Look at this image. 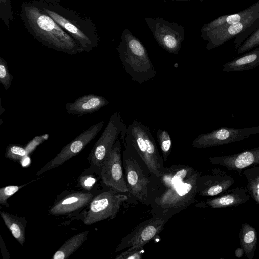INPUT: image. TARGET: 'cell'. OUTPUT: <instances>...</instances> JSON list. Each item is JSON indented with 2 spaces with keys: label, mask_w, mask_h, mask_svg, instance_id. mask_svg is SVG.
Returning <instances> with one entry per match:
<instances>
[{
  "label": "cell",
  "mask_w": 259,
  "mask_h": 259,
  "mask_svg": "<svg viewBox=\"0 0 259 259\" xmlns=\"http://www.w3.org/2000/svg\"><path fill=\"white\" fill-rule=\"evenodd\" d=\"M259 65V46L242 55L234 58L223 65V72H238L256 68Z\"/></svg>",
  "instance_id": "obj_21"
},
{
  "label": "cell",
  "mask_w": 259,
  "mask_h": 259,
  "mask_svg": "<svg viewBox=\"0 0 259 259\" xmlns=\"http://www.w3.org/2000/svg\"><path fill=\"white\" fill-rule=\"evenodd\" d=\"M259 134V126L235 128H220L199 135L192 142L194 148H205L243 140Z\"/></svg>",
  "instance_id": "obj_13"
},
{
  "label": "cell",
  "mask_w": 259,
  "mask_h": 259,
  "mask_svg": "<svg viewBox=\"0 0 259 259\" xmlns=\"http://www.w3.org/2000/svg\"><path fill=\"white\" fill-rule=\"evenodd\" d=\"M247 180V188L254 201L259 204V166L254 165L243 172Z\"/></svg>",
  "instance_id": "obj_25"
},
{
  "label": "cell",
  "mask_w": 259,
  "mask_h": 259,
  "mask_svg": "<svg viewBox=\"0 0 259 259\" xmlns=\"http://www.w3.org/2000/svg\"><path fill=\"white\" fill-rule=\"evenodd\" d=\"M171 1H190V0H171Z\"/></svg>",
  "instance_id": "obj_35"
},
{
  "label": "cell",
  "mask_w": 259,
  "mask_h": 259,
  "mask_svg": "<svg viewBox=\"0 0 259 259\" xmlns=\"http://www.w3.org/2000/svg\"><path fill=\"white\" fill-rule=\"evenodd\" d=\"M250 198V194L248 190L237 187L220 196L202 200L197 203L196 207L211 208L233 207L247 202Z\"/></svg>",
  "instance_id": "obj_18"
},
{
  "label": "cell",
  "mask_w": 259,
  "mask_h": 259,
  "mask_svg": "<svg viewBox=\"0 0 259 259\" xmlns=\"http://www.w3.org/2000/svg\"><path fill=\"white\" fill-rule=\"evenodd\" d=\"M172 216L174 215L171 213H154L152 217L139 223L124 237L115 252H120L128 248L144 247L162 232L166 223Z\"/></svg>",
  "instance_id": "obj_8"
},
{
  "label": "cell",
  "mask_w": 259,
  "mask_h": 259,
  "mask_svg": "<svg viewBox=\"0 0 259 259\" xmlns=\"http://www.w3.org/2000/svg\"><path fill=\"white\" fill-rule=\"evenodd\" d=\"M201 174L187 165L164 166L157 178L150 204L153 214L174 215L196 202L198 180Z\"/></svg>",
  "instance_id": "obj_1"
},
{
  "label": "cell",
  "mask_w": 259,
  "mask_h": 259,
  "mask_svg": "<svg viewBox=\"0 0 259 259\" xmlns=\"http://www.w3.org/2000/svg\"><path fill=\"white\" fill-rule=\"evenodd\" d=\"M80 46L90 52L97 47L99 37L93 22L89 17L64 6L60 0H34Z\"/></svg>",
  "instance_id": "obj_3"
},
{
  "label": "cell",
  "mask_w": 259,
  "mask_h": 259,
  "mask_svg": "<svg viewBox=\"0 0 259 259\" xmlns=\"http://www.w3.org/2000/svg\"><path fill=\"white\" fill-rule=\"evenodd\" d=\"M13 80V75L10 73L6 61L0 58V82L4 89L8 90L11 87Z\"/></svg>",
  "instance_id": "obj_28"
},
{
  "label": "cell",
  "mask_w": 259,
  "mask_h": 259,
  "mask_svg": "<svg viewBox=\"0 0 259 259\" xmlns=\"http://www.w3.org/2000/svg\"><path fill=\"white\" fill-rule=\"evenodd\" d=\"M122 158L129 198L150 205L158 177L151 173L132 149L125 147Z\"/></svg>",
  "instance_id": "obj_5"
},
{
  "label": "cell",
  "mask_w": 259,
  "mask_h": 259,
  "mask_svg": "<svg viewBox=\"0 0 259 259\" xmlns=\"http://www.w3.org/2000/svg\"><path fill=\"white\" fill-rule=\"evenodd\" d=\"M158 142L160 147L164 162H166L171 152L172 141L171 138L166 130H158L157 132Z\"/></svg>",
  "instance_id": "obj_26"
},
{
  "label": "cell",
  "mask_w": 259,
  "mask_h": 259,
  "mask_svg": "<svg viewBox=\"0 0 259 259\" xmlns=\"http://www.w3.org/2000/svg\"><path fill=\"white\" fill-rule=\"evenodd\" d=\"M24 186V185H9L2 187L0 189V204L5 207H9V204L7 200Z\"/></svg>",
  "instance_id": "obj_30"
},
{
  "label": "cell",
  "mask_w": 259,
  "mask_h": 259,
  "mask_svg": "<svg viewBox=\"0 0 259 259\" xmlns=\"http://www.w3.org/2000/svg\"><path fill=\"white\" fill-rule=\"evenodd\" d=\"M27 154L28 151L24 147L11 144L6 148L5 156L14 161H21L26 158Z\"/></svg>",
  "instance_id": "obj_27"
},
{
  "label": "cell",
  "mask_w": 259,
  "mask_h": 259,
  "mask_svg": "<svg viewBox=\"0 0 259 259\" xmlns=\"http://www.w3.org/2000/svg\"><path fill=\"white\" fill-rule=\"evenodd\" d=\"M244 254V251L241 247L235 250V256L237 258H241Z\"/></svg>",
  "instance_id": "obj_34"
},
{
  "label": "cell",
  "mask_w": 259,
  "mask_h": 259,
  "mask_svg": "<svg viewBox=\"0 0 259 259\" xmlns=\"http://www.w3.org/2000/svg\"><path fill=\"white\" fill-rule=\"evenodd\" d=\"M89 232L88 230L84 231L70 237L56 251L52 258L53 259L68 258L85 242Z\"/></svg>",
  "instance_id": "obj_24"
},
{
  "label": "cell",
  "mask_w": 259,
  "mask_h": 259,
  "mask_svg": "<svg viewBox=\"0 0 259 259\" xmlns=\"http://www.w3.org/2000/svg\"><path fill=\"white\" fill-rule=\"evenodd\" d=\"M20 15L28 32L48 48L70 55L83 51L70 34L33 1L22 4Z\"/></svg>",
  "instance_id": "obj_2"
},
{
  "label": "cell",
  "mask_w": 259,
  "mask_h": 259,
  "mask_svg": "<svg viewBox=\"0 0 259 259\" xmlns=\"http://www.w3.org/2000/svg\"><path fill=\"white\" fill-rule=\"evenodd\" d=\"M0 16L7 27H9L12 19V12L10 0H0Z\"/></svg>",
  "instance_id": "obj_31"
},
{
  "label": "cell",
  "mask_w": 259,
  "mask_h": 259,
  "mask_svg": "<svg viewBox=\"0 0 259 259\" xmlns=\"http://www.w3.org/2000/svg\"><path fill=\"white\" fill-rule=\"evenodd\" d=\"M129 199L127 194L112 189L103 191L94 197L90 203L83 222L91 225L106 219H113L122 205Z\"/></svg>",
  "instance_id": "obj_9"
},
{
  "label": "cell",
  "mask_w": 259,
  "mask_h": 259,
  "mask_svg": "<svg viewBox=\"0 0 259 259\" xmlns=\"http://www.w3.org/2000/svg\"><path fill=\"white\" fill-rule=\"evenodd\" d=\"M100 171L102 183L106 187L128 194V189L122 162L120 139L118 138L114 143L103 162Z\"/></svg>",
  "instance_id": "obj_11"
},
{
  "label": "cell",
  "mask_w": 259,
  "mask_h": 259,
  "mask_svg": "<svg viewBox=\"0 0 259 259\" xmlns=\"http://www.w3.org/2000/svg\"><path fill=\"white\" fill-rule=\"evenodd\" d=\"M127 128L119 112L111 116L107 125L92 148L88 159L90 163L100 170L104 160L121 133Z\"/></svg>",
  "instance_id": "obj_12"
},
{
  "label": "cell",
  "mask_w": 259,
  "mask_h": 259,
  "mask_svg": "<svg viewBox=\"0 0 259 259\" xmlns=\"http://www.w3.org/2000/svg\"><path fill=\"white\" fill-rule=\"evenodd\" d=\"M108 103L109 101L103 96L87 94L73 102L66 103L65 107L69 114L82 116L97 111Z\"/></svg>",
  "instance_id": "obj_19"
},
{
  "label": "cell",
  "mask_w": 259,
  "mask_h": 259,
  "mask_svg": "<svg viewBox=\"0 0 259 259\" xmlns=\"http://www.w3.org/2000/svg\"><path fill=\"white\" fill-rule=\"evenodd\" d=\"M259 46V27L252 33L237 49L240 54L247 52Z\"/></svg>",
  "instance_id": "obj_29"
},
{
  "label": "cell",
  "mask_w": 259,
  "mask_h": 259,
  "mask_svg": "<svg viewBox=\"0 0 259 259\" xmlns=\"http://www.w3.org/2000/svg\"><path fill=\"white\" fill-rule=\"evenodd\" d=\"M259 11V0L250 6L239 12L223 15L203 25L201 32H206L216 28L237 23L240 22Z\"/></svg>",
  "instance_id": "obj_20"
},
{
  "label": "cell",
  "mask_w": 259,
  "mask_h": 259,
  "mask_svg": "<svg viewBox=\"0 0 259 259\" xmlns=\"http://www.w3.org/2000/svg\"><path fill=\"white\" fill-rule=\"evenodd\" d=\"M124 147L132 149L149 171L159 177L164 162L150 130L136 119L120 135Z\"/></svg>",
  "instance_id": "obj_6"
},
{
  "label": "cell",
  "mask_w": 259,
  "mask_h": 259,
  "mask_svg": "<svg viewBox=\"0 0 259 259\" xmlns=\"http://www.w3.org/2000/svg\"><path fill=\"white\" fill-rule=\"evenodd\" d=\"M96 182V179L91 175H85L79 179V183L82 187L86 190L92 188Z\"/></svg>",
  "instance_id": "obj_33"
},
{
  "label": "cell",
  "mask_w": 259,
  "mask_h": 259,
  "mask_svg": "<svg viewBox=\"0 0 259 259\" xmlns=\"http://www.w3.org/2000/svg\"><path fill=\"white\" fill-rule=\"evenodd\" d=\"M241 246L244 251V255L249 259H253L257 240L255 229L248 223H244L240 234Z\"/></svg>",
  "instance_id": "obj_23"
},
{
  "label": "cell",
  "mask_w": 259,
  "mask_h": 259,
  "mask_svg": "<svg viewBox=\"0 0 259 259\" xmlns=\"http://www.w3.org/2000/svg\"><path fill=\"white\" fill-rule=\"evenodd\" d=\"M234 182L230 176L215 169L211 173L200 175L198 180V194L204 197L214 196L227 190Z\"/></svg>",
  "instance_id": "obj_15"
},
{
  "label": "cell",
  "mask_w": 259,
  "mask_h": 259,
  "mask_svg": "<svg viewBox=\"0 0 259 259\" xmlns=\"http://www.w3.org/2000/svg\"><path fill=\"white\" fill-rule=\"evenodd\" d=\"M145 20L158 45L169 53L178 55L185 37L184 28L162 18L147 17Z\"/></svg>",
  "instance_id": "obj_10"
},
{
  "label": "cell",
  "mask_w": 259,
  "mask_h": 259,
  "mask_svg": "<svg viewBox=\"0 0 259 259\" xmlns=\"http://www.w3.org/2000/svg\"><path fill=\"white\" fill-rule=\"evenodd\" d=\"M259 27V11L237 23L221 26L212 30L201 32V37L208 42V50L216 48L234 38L235 51Z\"/></svg>",
  "instance_id": "obj_7"
},
{
  "label": "cell",
  "mask_w": 259,
  "mask_h": 259,
  "mask_svg": "<svg viewBox=\"0 0 259 259\" xmlns=\"http://www.w3.org/2000/svg\"><path fill=\"white\" fill-rule=\"evenodd\" d=\"M104 124L103 121L87 128L65 146L51 161L46 163L37 173L38 176L59 167L67 160L78 154L96 137Z\"/></svg>",
  "instance_id": "obj_14"
},
{
  "label": "cell",
  "mask_w": 259,
  "mask_h": 259,
  "mask_svg": "<svg viewBox=\"0 0 259 259\" xmlns=\"http://www.w3.org/2000/svg\"><path fill=\"white\" fill-rule=\"evenodd\" d=\"M116 50L132 80L142 84L156 76V71L146 48L128 29L123 30Z\"/></svg>",
  "instance_id": "obj_4"
},
{
  "label": "cell",
  "mask_w": 259,
  "mask_h": 259,
  "mask_svg": "<svg viewBox=\"0 0 259 259\" xmlns=\"http://www.w3.org/2000/svg\"><path fill=\"white\" fill-rule=\"evenodd\" d=\"M144 252V247L128 248L116 256V259H141Z\"/></svg>",
  "instance_id": "obj_32"
},
{
  "label": "cell",
  "mask_w": 259,
  "mask_h": 259,
  "mask_svg": "<svg viewBox=\"0 0 259 259\" xmlns=\"http://www.w3.org/2000/svg\"><path fill=\"white\" fill-rule=\"evenodd\" d=\"M93 198V194L90 192L70 193L56 202L49 210V213L59 216L74 212L90 203Z\"/></svg>",
  "instance_id": "obj_17"
},
{
  "label": "cell",
  "mask_w": 259,
  "mask_h": 259,
  "mask_svg": "<svg viewBox=\"0 0 259 259\" xmlns=\"http://www.w3.org/2000/svg\"><path fill=\"white\" fill-rule=\"evenodd\" d=\"M208 160L211 164L223 166L229 170H241L259 165V147L230 155L209 157Z\"/></svg>",
  "instance_id": "obj_16"
},
{
  "label": "cell",
  "mask_w": 259,
  "mask_h": 259,
  "mask_svg": "<svg viewBox=\"0 0 259 259\" xmlns=\"http://www.w3.org/2000/svg\"><path fill=\"white\" fill-rule=\"evenodd\" d=\"M0 215L15 239L22 246H23L26 239V218L11 214L5 211L0 212Z\"/></svg>",
  "instance_id": "obj_22"
}]
</instances>
